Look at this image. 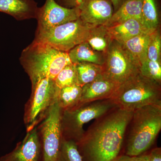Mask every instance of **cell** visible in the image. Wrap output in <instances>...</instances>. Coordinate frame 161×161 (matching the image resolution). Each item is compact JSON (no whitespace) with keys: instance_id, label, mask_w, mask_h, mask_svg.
Instances as JSON below:
<instances>
[{"instance_id":"cell-1","label":"cell","mask_w":161,"mask_h":161,"mask_svg":"<svg viewBox=\"0 0 161 161\" xmlns=\"http://www.w3.org/2000/svg\"><path fill=\"white\" fill-rule=\"evenodd\" d=\"M133 112L116 107L92 124L77 143L83 161H114L119 156Z\"/></svg>"},{"instance_id":"cell-2","label":"cell","mask_w":161,"mask_h":161,"mask_svg":"<svg viewBox=\"0 0 161 161\" xmlns=\"http://www.w3.org/2000/svg\"><path fill=\"white\" fill-rule=\"evenodd\" d=\"M19 60L31 85L44 78L54 80L64 67L72 63L67 52L35 40L23 50Z\"/></svg>"},{"instance_id":"cell-3","label":"cell","mask_w":161,"mask_h":161,"mask_svg":"<svg viewBox=\"0 0 161 161\" xmlns=\"http://www.w3.org/2000/svg\"><path fill=\"white\" fill-rule=\"evenodd\" d=\"M126 155L138 156L155 142L161 129V104L150 105L133 112Z\"/></svg>"},{"instance_id":"cell-4","label":"cell","mask_w":161,"mask_h":161,"mask_svg":"<svg viewBox=\"0 0 161 161\" xmlns=\"http://www.w3.org/2000/svg\"><path fill=\"white\" fill-rule=\"evenodd\" d=\"M110 99L118 108L132 112L161 104V83L144 77L139 71L120 85Z\"/></svg>"},{"instance_id":"cell-5","label":"cell","mask_w":161,"mask_h":161,"mask_svg":"<svg viewBox=\"0 0 161 161\" xmlns=\"http://www.w3.org/2000/svg\"><path fill=\"white\" fill-rule=\"evenodd\" d=\"M117 106L111 99L82 104L61 110L60 118L62 139L77 143L85 131L83 125L92 119H97L115 108Z\"/></svg>"},{"instance_id":"cell-6","label":"cell","mask_w":161,"mask_h":161,"mask_svg":"<svg viewBox=\"0 0 161 161\" xmlns=\"http://www.w3.org/2000/svg\"><path fill=\"white\" fill-rule=\"evenodd\" d=\"M60 90L51 78H44L32 85L31 95L25 104L23 116L26 132L36 127L58 103Z\"/></svg>"},{"instance_id":"cell-7","label":"cell","mask_w":161,"mask_h":161,"mask_svg":"<svg viewBox=\"0 0 161 161\" xmlns=\"http://www.w3.org/2000/svg\"><path fill=\"white\" fill-rule=\"evenodd\" d=\"M92 28L78 19L49 29L36 30L35 40L68 53L75 46L87 41Z\"/></svg>"},{"instance_id":"cell-8","label":"cell","mask_w":161,"mask_h":161,"mask_svg":"<svg viewBox=\"0 0 161 161\" xmlns=\"http://www.w3.org/2000/svg\"><path fill=\"white\" fill-rule=\"evenodd\" d=\"M61 113V108L57 103L37 126L41 147L40 161H60Z\"/></svg>"},{"instance_id":"cell-9","label":"cell","mask_w":161,"mask_h":161,"mask_svg":"<svg viewBox=\"0 0 161 161\" xmlns=\"http://www.w3.org/2000/svg\"><path fill=\"white\" fill-rule=\"evenodd\" d=\"M103 74L119 86L140 71V66L122 43L113 40L105 54Z\"/></svg>"},{"instance_id":"cell-10","label":"cell","mask_w":161,"mask_h":161,"mask_svg":"<svg viewBox=\"0 0 161 161\" xmlns=\"http://www.w3.org/2000/svg\"><path fill=\"white\" fill-rule=\"evenodd\" d=\"M79 19L78 7L68 8L60 6L54 0H46L44 5L39 7L36 19L37 30L49 29Z\"/></svg>"},{"instance_id":"cell-11","label":"cell","mask_w":161,"mask_h":161,"mask_svg":"<svg viewBox=\"0 0 161 161\" xmlns=\"http://www.w3.org/2000/svg\"><path fill=\"white\" fill-rule=\"evenodd\" d=\"M79 19L92 27L106 26L114 13L110 0H80Z\"/></svg>"},{"instance_id":"cell-12","label":"cell","mask_w":161,"mask_h":161,"mask_svg":"<svg viewBox=\"0 0 161 161\" xmlns=\"http://www.w3.org/2000/svg\"><path fill=\"white\" fill-rule=\"evenodd\" d=\"M41 147L36 127L26 132L24 139L0 161H40Z\"/></svg>"},{"instance_id":"cell-13","label":"cell","mask_w":161,"mask_h":161,"mask_svg":"<svg viewBox=\"0 0 161 161\" xmlns=\"http://www.w3.org/2000/svg\"><path fill=\"white\" fill-rule=\"evenodd\" d=\"M119 86L103 74L94 81L82 87L78 104L110 99Z\"/></svg>"},{"instance_id":"cell-14","label":"cell","mask_w":161,"mask_h":161,"mask_svg":"<svg viewBox=\"0 0 161 161\" xmlns=\"http://www.w3.org/2000/svg\"><path fill=\"white\" fill-rule=\"evenodd\" d=\"M39 8L35 0H0V12L18 21L36 19Z\"/></svg>"},{"instance_id":"cell-15","label":"cell","mask_w":161,"mask_h":161,"mask_svg":"<svg viewBox=\"0 0 161 161\" xmlns=\"http://www.w3.org/2000/svg\"><path fill=\"white\" fill-rule=\"evenodd\" d=\"M107 27L112 40L121 43L143 33L151 32L147 30L142 22L136 19H131Z\"/></svg>"},{"instance_id":"cell-16","label":"cell","mask_w":161,"mask_h":161,"mask_svg":"<svg viewBox=\"0 0 161 161\" xmlns=\"http://www.w3.org/2000/svg\"><path fill=\"white\" fill-rule=\"evenodd\" d=\"M68 53L74 64L88 62L103 65L104 63L105 54L92 49L86 41L75 46Z\"/></svg>"},{"instance_id":"cell-17","label":"cell","mask_w":161,"mask_h":161,"mask_svg":"<svg viewBox=\"0 0 161 161\" xmlns=\"http://www.w3.org/2000/svg\"><path fill=\"white\" fill-rule=\"evenodd\" d=\"M142 0H127L114 12L106 26H113L131 19H136L142 23Z\"/></svg>"},{"instance_id":"cell-18","label":"cell","mask_w":161,"mask_h":161,"mask_svg":"<svg viewBox=\"0 0 161 161\" xmlns=\"http://www.w3.org/2000/svg\"><path fill=\"white\" fill-rule=\"evenodd\" d=\"M153 32L143 33L121 43L140 67L147 59L148 44Z\"/></svg>"},{"instance_id":"cell-19","label":"cell","mask_w":161,"mask_h":161,"mask_svg":"<svg viewBox=\"0 0 161 161\" xmlns=\"http://www.w3.org/2000/svg\"><path fill=\"white\" fill-rule=\"evenodd\" d=\"M106 26L93 27L86 42L92 49L105 54L113 41Z\"/></svg>"},{"instance_id":"cell-20","label":"cell","mask_w":161,"mask_h":161,"mask_svg":"<svg viewBox=\"0 0 161 161\" xmlns=\"http://www.w3.org/2000/svg\"><path fill=\"white\" fill-rule=\"evenodd\" d=\"M157 0H142V22L145 28L153 32L159 29V12Z\"/></svg>"},{"instance_id":"cell-21","label":"cell","mask_w":161,"mask_h":161,"mask_svg":"<svg viewBox=\"0 0 161 161\" xmlns=\"http://www.w3.org/2000/svg\"><path fill=\"white\" fill-rule=\"evenodd\" d=\"M78 84L81 87L91 83L103 74L102 65L83 62L75 64Z\"/></svg>"},{"instance_id":"cell-22","label":"cell","mask_w":161,"mask_h":161,"mask_svg":"<svg viewBox=\"0 0 161 161\" xmlns=\"http://www.w3.org/2000/svg\"><path fill=\"white\" fill-rule=\"evenodd\" d=\"M82 92V87L78 84L60 89L58 103L62 110L75 106L79 103Z\"/></svg>"},{"instance_id":"cell-23","label":"cell","mask_w":161,"mask_h":161,"mask_svg":"<svg viewBox=\"0 0 161 161\" xmlns=\"http://www.w3.org/2000/svg\"><path fill=\"white\" fill-rule=\"evenodd\" d=\"M54 80L57 86L60 89L78 84L75 64L71 63L64 67L57 75Z\"/></svg>"},{"instance_id":"cell-24","label":"cell","mask_w":161,"mask_h":161,"mask_svg":"<svg viewBox=\"0 0 161 161\" xmlns=\"http://www.w3.org/2000/svg\"><path fill=\"white\" fill-rule=\"evenodd\" d=\"M141 75L158 83L161 82V63L147 59L140 67Z\"/></svg>"},{"instance_id":"cell-25","label":"cell","mask_w":161,"mask_h":161,"mask_svg":"<svg viewBox=\"0 0 161 161\" xmlns=\"http://www.w3.org/2000/svg\"><path fill=\"white\" fill-rule=\"evenodd\" d=\"M60 161H83L76 142L62 139Z\"/></svg>"},{"instance_id":"cell-26","label":"cell","mask_w":161,"mask_h":161,"mask_svg":"<svg viewBox=\"0 0 161 161\" xmlns=\"http://www.w3.org/2000/svg\"><path fill=\"white\" fill-rule=\"evenodd\" d=\"M161 37L159 29L151 34L147 49V59L161 61Z\"/></svg>"},{"instance_id":"cell-27","label":"cell","mask_w":161,"mask_h":161,"mask_svg":"<svg viewBox=\"0 0 161 161\" xmlns=\"http://www.w3.org/2000/svg\"><path fill=\"white\" fill-rule=\"evenodd\" d=\"M58 4L68 8L78 7L80 0H54Z\"/></svg>"},{"instance_id":"cell-28","label":"cell","mask_w":161,"mask_h":161,"mask_svg":"<svg viewBox=\"0 0 161 161\" xmlns=\"http://www.w3.org/2000/svg\"><path fill=\"white\" fill-rule=\"evenodd\" d=\"M149 154L150 161H161V148H155L153 149Z\"/></svg>"},{"instance_id":"cell-29","label":"cell","mask_w":161,"mask_h":161,"mask_svg":"<svg viewBox=\"0 0 161 161\" xmlns=\"http://www.w3.org/2000/svg\"><path fill=\"white\" fill-rule=\"evenodd\" d=\"M114 161H141V156H130L127 155L118 156Z\"/></svg>"},{"instance_id":"cell-30","label":"cell","mask_w":161,"mask_h":161,"mask_svg":"<svg viewBox=\"0 0 161 161\" xmlns=\"http://www.w3.org/2000/svg\"><path fill=\"white\" fill-rule=\"evenodd\" d=\"M113 6L114 12L117 10L119 7L127 0H110Z\"/></svg>"},{"instance_id":"cell-31","label":"cell","mask_w":161,"mask_h":161,"mask_svg":"<svg viewBox=\"0 0 161 161\" xmlns=\"http://www.w3.org/2000/svg\"><path fill=\"white\" fill-rule=\"evenodd\" d=\"M141 156V161H151L150 160L149 154Z\"/></svg>"}]
</instances>
